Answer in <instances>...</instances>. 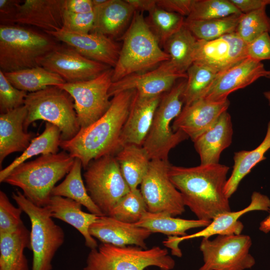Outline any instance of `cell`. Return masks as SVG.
Here are the masks:
<instances>
[{"mask_svg": "<svg viewBox=\"0 0 270 270\" xmlns=\"http://www.w3.org/2000/svg\"><path fill=\"white\" fill-rule=\"evenodd\" d=\"M64 0H25L21 2L10 25L32 26L44 32L62 28Z\"/></svg>", "mask_w": 270, "mask_h": 270, "instance_id": "cell-22", "label": "cell"}, {"mask_svg": "<svg viewBox=\"0 0 270 270\" xmlns=\"http://www.w3.org/2000/svg\"><path fill=\"white\" fill-rule=\"evenodd\" d=\"M22 212L20 207L13 206L3 191H0V233L11 232L24 226L20 218Z\"/></svg>", "mask_w": 270, "mask_h": 270, "instance_id": "cell-43", "label": "cell"}, {"mask_svg": "<svg viewBox=\"0 0 270 270\" xmlns=\"http://www.w3.org/2000/svg\"><path fill=\"white\" fill-rule=\"evenodd\" d=\"M264 96L267 100L268 104L270 106V90H267L264 92Z\"/></svg>", "mask_w": 270, "mask_h": 270, "instance_id": "cell-53", "label": "cell"}, {"mask_svg": "<svg viewBox=\"0 0 270 270\" xmlns=\"http://www.w3.org/2000/svg\"><path fill=\"white\" fill-rule=\"evenodd\" d=\"M27 110L22 106L0 114V166L4 158L15 152H24L32 140L24 130Z\"/></svg>", "mask_w": 270, "mask_h": 270, "instance_id": "cell-25", "label": "cell"}, {"mask_svg": "<svg viewBox=\"0 0 270 270\" xmlns=\"http://www.w3.org/2000/svg\"><path fill=\"white\" fill-rule=\"evenodd\" d=\"M130 190L138 188L149 168L151 160L142 146L126 144L115 156Z\"/></svg>", "mask_w": 270, "mask_h": 270, "instance_id": "cell-30", "label": "cell"}, {"mask_svg": "<svg viewBox=\"0 0 270 270\" xmlns=\"http://www.w3.org/2000/svg\"><path fill=\"white\" fill-rule=\"evenodd\" d=\"M74 160V158L64 150L41 155L16 166L3 182L20 188L34 204L46 206L56 184L68 173Z\"/></svg>", "mask_w": 270, "mask_h": 270, "instance_id": "cell-3", "label": "cell"}, {"mask_svg": "<svg viewBox=\"0 0 270 270\" xmlns=\"http://www.w3.org/2000/svg\"><path fill=\"white\" fill-rule=\"evenodd\" d=\"M93 12L85 14H75L64 11L62 28L71 32L88 34L94 27Z\"/></svg>", "mask_w": 270, "mask_h": 270, "instance_id": "cell-44", "label": "cell"}, {"mask_svg": "<svg viewBox=\"0 0 270 270\" xmlns=\"http://www.w3.org/2000/svg\"><path fill=\"white\" fill-rule=\"evenodd\" d=\"M61 142V132L55 125L46 122L44 132L32 140L28 148L16 158L8 166L0 172V182L16 166L31 158L38 154H55L58 152Z\"/></svg>", "mask_w": 270, "mask_h": 270, "instance_id": "cell-32", "label": "cell"}, {"mask_svg": "<svg viewBox=\"0 0 270 270\" xmlns=\"http://www.w3.org/2000/svg\"><path fill=\"white\" fill-rule=\"evenodd\" d=\"M140 189L130 190L115 206L109 216L123 222L136 224L147 212Z\"/></svg>", "mask_w": 270, "mask_h": 270, "instance_id": "cell-39", "label": "cell"}, {"mask_svg": "<svg viewBox=\"0 0 270 270\" xmlns=\"http://www.w3.org/2000/svg\"><path fill=\"white\" fill-rule=\"evenodd\" d=\"M229 170L220 163L189 168L170 165L168 174L185 206L198 220L212 221L217 215L231 211L224 192Z\"/></svg>", "mask_w": 270, "mask_h": 270, "instance_id": "cell-1", "label": "cell"}, {"mask_svg": "<svg viewBox=\"0 0 270 270\" xmlns=\"http://www.w3.org/2000/svg\"><path fill=\"white\" fill-rule=\"evenodd\" d=\"M211 221L186 220L175 218L164 212H146L136 226L152 233L159 232L169 236H184L186 231L194 228H205Z\"/></svg>", "mask_w": 270, "mask_h": 270, "instance_id": "cell-31", "label": "cell"}, {"mask_svg": "<svg viewBox=\"0 0 270 270\" xmlns=\"http://www.w3.org/2000/svg\"><path fill=\"white\" fill-rule=\"evenodd\" d=\"M242 14L230 0H194L186 20H202Z\"/></svg>", "mask_w": 270, "mask_h": 270, "instance_id": "cell-41", "label": "cell"}, {"mask_svg": "<svg viewBox=\"0 0 270 270\" xmlns=\"http://www.w3.org/2000/svg\"><path fill=\"white\" fill-rule=\"evenodd\" d=\"M270 149V120L267 126L265 137L254 149L234 152L232 172L227 180L224 192L230 198L237 190L242 180L259 162L266 159V153Z\"/></svg>", "mask_w": 270, "mask_h": 270, "instance_id": "cell-29", "label": "cell"}, {"mask_svg": "<svg viewBox=\"0 0 270 270\" xmlns=\"http://www.w3.org/2000/svg\"><path fill=\"white\" fill-rule=\"evenodd\" d=\"M80 160L74 158L73 165L64 180L53 188L52 196L72 199L84 206L90 213L98 216L103 214L90 198L82 178Z\"/></svg>", "mask_w": 270, "mask_h": 270, "instance_id": "cell-33", "label": "cell"}, {"mask_svg": "<svg viewBox=\"0 0 270 270\" xmlns=\"http://www.w3.org/2000/svg\"><path fill=\"white\" fill-rule=\"evenodd\" d=\"M242 14L248 13L270 5V0H230Z\"/></svg>", "mask_w": 270, "mask_h": 270, "instance_id": "cell-49", "label": "cell"}, {"mask_svg": "<svg viewBox=\"0 0 270 270\" xmlns=\"http://www.w3.org/2000/svg\"><path fill=\"white\" fill-rule=\"evenodd\" d=\"M26 91L15 88L0 70V110L6 113L24 105L28 94Z\"/></svg>", "mask_w": 270, "mask_h": 270, "instance_id": "cell-42", "label": "cell"}, {"mask_svg": "<svg viewBox=\"0 0 270 270\" xmlns=\"http://www.w3.org/2000/svg\"><path fill=\"white\" fill-rule=\"evenodd\" d=\"M233 135L231 116L228 111L194 141L200 164H219L222 152L232 142Z\"/></svg>", "mask_w": 270, "mask_h": 270, "instance_id": "cell-24", "label": "cell"}, {"mask_svg": "<svg viewBox=\"0 0 270 270\" xmlns=\"http://www.w3.org/2000/svg\"><path fill=\"white\" fill-rule=\"evenodd\" d=\"M90 235L102 243L118 246H135L146 249L145 242L152 234L148 230L108 216H98L90 226Z\"/></svg>", "mask_w": 270, "mask_h": 270, "instance_id": "cell-21", "label": "cell"}, {"mask_svg": "<svg viewBox=\"0 0 270 270\" xmlns=\"http://www.w3.org/2000/svg\"><path fill=\"white\" fill-rule=\"evenodd\" d=\"M254 210L270 211V198L258 192H254L249 205L236 212H228L217 215L210 223L200 232L184 236H169L164 242V245L171 250L172 255L182 256L179 244L184 240L202 237L209 238L214 235L240 234L244 224L238 219L244 214Z\"/></svg>", "mask_w": 270, "mask_h": 270, "instance_id": "cell-15", "label": "cell"}, {"mask_svg": "<svg viewBox=\"0 0 270 270\" xmlns=\"http://www.w3.org/2000/svg\"><path fill=\"white\" fill-rule=\"evenodd\" d=\"M175 261L168 250L158 246L143 248L135 246H118L102 243L90 250L84 270H144L154 266L171 270Z\"/></svg>", "mask_w": 270, "mask_h": 270, "instance_id": "cell-7", "label": "cell"}, {"mask_svg": "<svg viewBox=\"0 0 270 270\" xmlns=\"http://www.w3.org/2000/svg\"><path fill=\"white\" fill-rule=\"evenodd\" d=\"M218 74L208 66L193 63L186 71L187 78L182 94L184 106L202 98Z\"/></svg>", "mask_w": 270, "mask_h": 270, "instance_id": "cell-37", "label": "cell"}, {"mask_svg": "<svg viewBox=\"0 0 270 270\" xmlns=\"http://www.w3.org/2000/svg\"><path fill=\"white\" fill-rule=\"evenodd\" d=\"M84 177L90 198L103 215L109 216L115 206L130 190L114 154L92 160Z\"/></svg>", "mask_w": 270, "mask_h": 270, "instance_id": "cell-10", "label": "cell"}, {"mask_svg": "<svg viewBox=\"0 0 270 270\" xmlns=\"http://www.w3.org/2000/svg\"><path fill=\"white\" fill-rule=\"evenodd\" d=\"M266 72L262 62L246 58L218 72L202 98L214 102L225 101L231 93L265 77Z\"/></svg>", "mask_w": 270, "mask_h": 270, "instance_id": "cell-19", "label": "cell"}, {"mask_svg": "<svg viewBox=\"0 0 270 270\" xmlns=\"http://www.w3.org/2000/svg\"><path fill=\"white\" fill-rule=\"evenodd\" d=\"M46 206L52 218L62 220L76 229L84 236L88 248L90 250L98 248L97 242L90 235L89 229L98 216L84 212L80 204L60 196H52Z\"/></svg>", "mask_w": 270, "mask_h": 270, "instance_id": "cell-26", "label": "cell"}, {"mask_svg": "<svg viewBox=\"0 0 270 270\" xmlns=\"http://www.w3.org/2000/svg\"><path fill=\"white\" fill-rule=\"evenodd\" d=\"M92 0H64V11L85 14L93 12Z\"/></svg>", "mask_w": 270, "mask_h": 270, "instance_id": "cell-48", "label": "cell"}, {"mask_svg": "<svg viewBox=\"0 0 270 270\" xmlns=\"http://www.w3.org/2000/svg\"><path fill=\"white\" fill-rule=\"evenodd\" d=\"M134 12H150L157 7V0H126Z\"/></svg>", "mask_w": 270, "mask_h": 270, "instance_id": "cell-50", "label": "cell"}, {"mask_svg": "<svg viewBox=\"0 0 270 270\" xmlns=\"http://www.w3.org/2000/svg\"><path fill=\"white\" fill-rule=\"evenodd\" d=\"M20 0H0V24L10 25L18 8Z\"/></svg>", "mask_w": 270, "mask_h": 270, "instance_id": "cell-47", "label": "cell"}, {"mask_svg": "<svg viewBox=\"0 0 270 270\" xmlns=\"http://www.w3.org/2000/svg\"><path fill=\"white\" fill-rule=\"evenodd\" d=\"M31 249L30 232L24 225L0 233V270H29L24 250Z\"/></svg>", "mask_w": 270, "mask_h": 270, "instance_id": "cell-28", "label": "cell"}, {"mask_svg": "<svg viewBox=\"0 0 270 270\" xmlns=\"http://www.w3.org/2000/svg\"><path fill=\"white\" fill-rule=\"evenodd\" d=\"M247 57L262 62L270 60V35L266 32L247 44Z\"/></svg>", "mask_w": 270, "mask_h": 270, "instance_id": "cell-45", "label": "cell"}, {"mask_svg": "<svg viewBox=\"0 0 270 270\" xmlns=\"http://www.w3.org/2000/svg\"><path fill=\"white\" fill-rule=\"evenodd\" d=\"M194 0H157V6L186 18L190 14Z\"/></svg>", "mask_w": 270, "mask_h": 270, "instance_id": "cell-46", "label": "cell"}, {"mask_svg": "<svg viewBox=\"0 0 270 270\" xmlns=\"http://www.w3.org/2000/svg\"><path fill=\"white\" fill-rule=\"evenodd\" d=\"M136 90L120 92L111 99L106 112L72 139L60 142V147L80 160L84 169L93 160L116 154L122 147L120 136Z\"/></svg>", "mask_w": 270, "mask_h": 270, "instance_id": "cell-2", "label": "cell"}, {"mask_svg": "<svg viewBox=\"0 0 270 270\" xmlns=\"http://www.w3.org/2000/svg\"><path fill=\"white\" fill-rule=\"evenodd\" d=\"M106 0H92L93 7L100 6L104 4Z\"/></svg>", "mask_w": 270, "mask_h": 270, "instance_id": "cell-52", "label": "cell"}, {"mask_svg": "<svg viewBox=\"0 0 270 270\" xmlns=\"http://www.w3.org/2000/svg\"><path fill=\"white\" fill-rule=\"evenodd\" d=\"M247 44L236 32L211 40H197L193 63L208 66L218 73L248 58Z\"/></svg>", "mask_w": 270, "mask_h": 270, "instance_id": "cell-17", "label": "cell"}, {"mask_svg": "<svg viewBox=\"0 0 270 270\" xmlns=\"http://www.w3.org/2000/svg\"><path fill=\"white\" fill-rule=\"evenodd\" d=\"M170 165L168 160H151L140 190L148 212H164L175 217L184 212L185 206L180 192L169 178Z\"/></svg>", "mask_w": 270, "mask_h": 270, "instance_id": "cell-13", "label": "cell"}, {"mask_svg": "<svg viewBox=\"0 0 270 270\" xmlns=\"http://www.w3.org/2000/svg\"><path fill=\"white\" fill-rule=\"evenodd\" d=\"M93 12L94 18L92 32L116 37L132 20L134 10L126 0H106L94 7Z\"/></svg>", "mask_w": 270, "mask_h": 270, "instance_id": "cell-27", "label": "cell"}, {"mask_svg": "<svg viewBox=\"0 0 270 270\" xmlns=\"http://www.w3.org/2000/svg\"><path fill=\"white\" fill-rule=\"evenodd\" d=\"M162 96L144 97L138 94L136 92L122 130V146L126 144L142 146L150 130Z\"/></svg>", "mask_w": 270, "mask_h": 270, "instance_id": "cell-23", "label": "cell"}, {"mask_svg": "<svg viewBox=\"0 0 270 270\" xmlns=\"http://www.w3.org/2000/svg\"><path fill=\"white\" fill-rule=\"evenodd\" d=\"M197 39L184 26L166 42L164 51L178 70L186 73L193 64V55Z\"/></svg>", "mask_w": 270, "mask_h": 270, "instance_id": "cell-35", "label": "cell"}, {"mask_svg": "<svg viewBox=\"0 0 270 270\" xmlns=\"http://www.w3.org/2000/svg\"><path fill=\"white\" fill-rule=\"evenodd\" d=\"M250 237L245 234L218 235L212 240L202 238L200 249L203 265L198 270H244L256 260L250 253Z\"/></svg>", "mask_w": 270, "mask_h": 270, "instance_id": "cell-11", "label": "cell"}, {"mask_svg": "<svg viewBox=\"0 0 270 270\" xmlns=\"http://www.w3.org/2000/svg\"><path fill=\"white\" fill-rule=\"evenodd\" d=\"M121 39L123 43L113 68L112 82L141 73L170 60L162 50L142 12H134L130 24Z\"/></svg>", "mask_w": 270, "mask_h": 270, "instance_id": "cell-4", "label": "cell"}, {"mask_svg": "<svg viewBox=\"0 0 270 270\" xmlns=\"http://www.w3.org/2000/svg\"><path fill=\"white\" fill-rule=\"evenodd\" d=\"M4 73L15 88L30 92L66 83L60 76L41 66Z\"/></svg>", "mask_w": 270, "mask_h": 270, "instance_id": "cell-34", "label": "cell"}, {"mask_svg": "<svg viewBox=\"0 0 270 270\" xmlns=\"http://www.w3.org/2000/svg\"><path fill=\"white\" fill-rule=\"evenodd\" d=\"M230 104L228 99L214 102L200 98L184 106L174 120L172 129L174 132H182L193 142L228 110Z\"/></svg>", "mask_w": 270, "mask_h": 270, "instance_id": "cell-20", "label": "cell"}, {"mask_svg": "<svg viewBox=\"0 0 270 270\" xmlns=\"http://www.w3.org/2000/svg\"><path fill=\"white\" fill-rule=\"evenodd\" d=\"M259 230L265 234L270 232V213L260 222Z\"/></svg>", "mask_w": 270, "mask_h": 270, "instance_id": "cell-51", "label": "cell"}, {"mask_svg": "<svg viewBox=\"0 0 270 270\" xmlns=\"http://www.w3.org/2000/svg\"><path fill=\"white\" fill-rule=\"evenodd\" d=\"M40 66L60 76L66 83L94 78L112 68L89 59L71 47L58 46L38 62Z\"/></svg>", "mask_w": 270, "mask_h": 270, "instance_id": "cell-14", "label": "cell"}, {"mask_svg": "<svg viewBox=\"0 0 270 270\" xmlns=\"http://www.w3.org/2000/svg\"><path fill=\"white\" fill-rule=\"evenodd\" d=\"M44 32L89 59L111 68L116 64L121 48L112 38L103 34L96 32L76 33L62 28Z\"/></svg>", "mask_w": 270, "mask_h": 270, "instance_id": "cell-18", "label": "cell"}, {"mask_svg": "<svg viewBox=\"0 0 270 270\" xmlns=\"http://www.w3.org/2000/svg\"><path fill=\"white\" fill-rule=\"evenodd\" d=\"M241 14L202 20L186 19L184 24L197 40H211L236 32Z\"/></svg>", "mask_w": 270, "mask_h": 270, "instance_id": "cell-36", "label": "cell"}, {"mask_svg": "<svg viewBox=\"0 0 270 270\" xmlns=\"http://www.w3.org/2000/svg\"><path fill=\"white\" fill-rule=\"evenodd\" d=\"M112 74L113 68H110L94 78L58 86L72 98L80 128L94 123L109 108L111 100L108 90Z\"/></svg>", "mask_w": 270, "mask_h": 270, "instance_id": "cell-12", "label": "cell"}, {"mask_svg": "<svg viewBox=\"0 0 270 270\" xmlns=\"http://www.w3.org/2000/svg\"><path fill=\"white\" fill-rule=\"evenodd\" d=\"M186 81L184 78L175 84L161 98L150 130L142 146L151 160H168L170 150L188 138L181 131L174 132L171 125L183 108L182 94Z\"/></svg>", "mask_w": 270, "mask_h": 270, "instance_id": "cell-9", "label": "cell"}, {"mask_svg": "<svg viewBox=\"0 0 270 270\" xmlns=\"http://www.w3.org/2000/svg\"><path fill=\"white\" fill-rule=\"evenodd\" d=\"M148 14V23L160 44L163 46L184 24L186 19L182 16L158 6Z\"/></svg>", "mask_w": 270, "mask_h": 270, "instance_id": "cell-38", "label": "cell"}, {"mask_svg": "<svg viewBox=\"0 0 270 270\" xmlns=\"http://www.w3.org/2000/svg\"><path fill=\"white\" fill-rule=\"evenodd\" d=\"M265 78L270 80V70H267Z\"/></svg>", "mask_w": 270, "mask_h": 270, "instance_id": "cell-54", "label": "cell"}, {"mask_svg": "<svg viewBox=\"0 0 270 270\" xmlns=\"http://www.w3.org/2000/svg\"><path fill=\"white\" fill-rule=\"evenodd\" d=\"M179 78H187L186 73L176 70L168 60L153 70L126 76L112 82L108 90L110 97L127 90H134L142 96L152 97L169 91Z\"/></svg>", "mask_w": 270, "mask_h": 270, "instance_id": "cell-16", "label": "cell"}, {"mask_svg": "<svg viewBox=\"0 0 270 270\" xmlns=\"http://www.w3.org/2000/svg\"><path fill=\"white\" fill-rule=\"evenodd\" d=\"M12 198L28 215L31 223L32 270H52V260L64 240L62 228L52 220L48 206L34 204L18 190L12 193Z\"/></svg>", "mask_w": 270, "mask_h": 270, "instance_id": "cell-8", "label": "cell"}, {"mask_svg": "<svg viewBox=\"0 0 270 270\" xmlns=\"http://www.w3.org/2000/svg\"><path fill=\"white\" fill-rule=\"evenodd\" d=\"M236 32L247 44L264 33L270 34V18L266 12V7L242 13Z\"/></svg>", "mask_w": 270, "mask_h": 270, "instance_id": "cell-40", "label": "cell"}, {"mask_svg": "<svg viewBox=\"0 0 270 270\" xmlns=\"http://www.w3.org/2000/svg\"><path fill=\"white\" fill-rule=\"evenodd\" d=\"M24 106L27 110L24 123L26 131L33 122L43 120L60 129L62 141L72 139L80 129L72 98L58 86L28 93Z\"/></svg>", "mask_w": 270, "mask_h": 270, "instance_id": "cell-6", "label": "cell"}, {"mask_svg": "<svg viewBox=\"0 0 270 270\" xmlns=\"http://www.w3.org/2000/svg\"><path fill=\"white\" fill-rule=\"evenodd\" d=\"M52 38L25 27L0 24V70L7 72L40 66L39 60L58 46Z\"/></svg>", "mask_w": 270, "mask_h": 270, "instance_id": "cell-5", "label": "cell"}, {"mask_svg": "<svg viewBox=\"0 0 270 270\" xmlns=\"http://www.w3.org/2000/svg\"></svg>", "mask_w": 270, "mask_h": 270, "instance_id": "cell-55", "label": "cell"}]
</instances>
